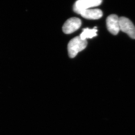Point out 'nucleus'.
Returning a JSON list of instances; mask_svg holds the SVG:
<instances>
[{
    "label": "nucleus",
    "instance_id": "obj_2",
    "mask_svg": "<svg viewBox=\"0 0 135 135\" xmlns=\"http://www.w3.org/2000/svg\"><path fill=\"white\" fill-rule=\"evenodd\" d=\"M103 0H77L73 6V10L80 15L83 11L100 5Z\"/></svg>",
    "mask_w": 135,
    "mask_h": 135
},
{
    "label": "nucleus",
    "instance_id": "obj_4",
    "mask_svg": "<svg viewBox=\"0 0 135 135\" xmlns=\"http://www.w3.org/2000/svg\"><path fill=\"white\" fill-rule=\"evenodd\" d=\"M81 24V20L78 18L73 17L69 18L63 26V31L65 34L71 33L79 29Z\"/></svg>",
    "mask_w": 135,
    "mask_h": 135
},
{
    "label": "nucleus",
    "instance_id": "obj_7",
    "mask_svg": "<svg viewBox=\"0 0 135 135\" xmlns=\"http://www.w3.org/2000/svg\"><path fill=\"white\" fill-rule=\"evenodd\" d=\"M97 27H95L94 29H89L88 28L83 29V31L80 35V37L83 40H86L87 38H92L97 36Z\"/></svg>",
    "mask_w": 135,
    "mask_h": 135
},
{
    "label": "nucleus",
    "instance_id": "obj_3",
    "mask_svg": "<svg viewBox=\"0 0 135 135\" xmlns=\"http://www.w3.org/2000/svg\"><path fill=\"white\" fill-rule=\"evenodd\" d=\"M120 30L126 33L132 39H135V26L133 22L126 17L119 18Z\"/></svg>",
    "mask_w": 135,
    "mask_h": 135
},
{
    "label": "nucleus",
    "instance_id": "obj_5",
    "mask_svg": "<svg viewBox=\"0 0 135 135\" xmlns=\"http://www.w3.org/2000/svg\"><path fill=\"white\" fill-rule=\"evenodd\" d=\"M106 24L108 30L113 35H117L120 30L119 18L116 15H111L107 18Z\"/></svg>",
    "mask_w": 135,
    "mask_h": 135
},
{
    "label": "nucleus",
    "instance_id": "obj_1",
    "mask_svg": "<svg viewBox=\"0 0 135 135\" xmlns=\"http://www.w3.org/2000/svg\"><path fill=\"white\" fill-rule=\"evenodd\" d=\"M87 45L86 40H83L80 36H76L71 39L68 45V51L69 57H75L79 52L86 48Z\"/></svg>",
    "mask_w": 135,
    "mask_h": 135
},
{
    "label": "nucleus",
    "instance_id": "obj_6",
    "mask_svg": "<svg viewBox=\"0 0 135 135\" xmlns=\"http://www.w3.org/2000/svg\"><path fill=\"white\" fill-rule=\"evenodd\" d=\"M84 18L88 20H98L102 17V11L99 9H88L80 14Z\"/></svg>",
    "mask_w": 135,
    "mask_h": 135
}]
</instances>
